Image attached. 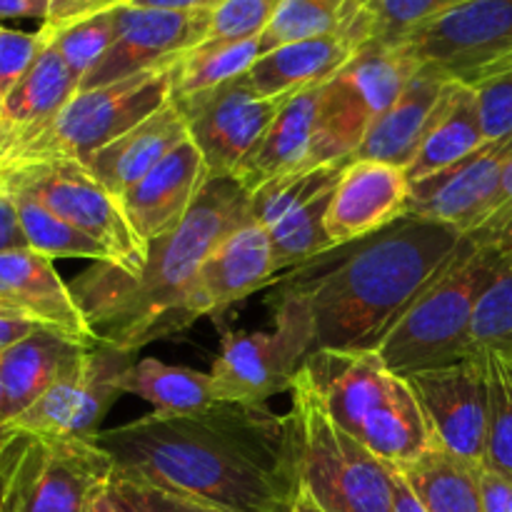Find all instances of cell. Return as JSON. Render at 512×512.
Returning a JSON list of instances; mask_svg holds the SVG:
<instances>
[{
    "mask_svg": "<svg viewBox=\"0 0 512 512\" xmlns=\"http://www.w3.org/2000/svg\"><path fill=\"white\" fill-rule=\"evenodd\" d=\"M170 68L173 65L145 70L100 88L78 90L48 128L8 155H0V168L43 160L88 163L100 148L173 100Z\"/></svg>",
    "mask_w": 512,
    "mask_h": 512,
    "instance_id": "52a82bcc",
    "label": "cell"
},
{
    "mask_svg": "<svg viewBox=\"0 0 512 512\" xmlns=\"http://www.w3.org/2000/svg\"><path fill=\"white\" fill-rule=\"evenodd\" d=\"M128 3H133V0H88V3H85V8H83V13H80V18H88V15L103 13V10L123 8V5H128Z\"/></svg>",
    "mask_w": 512,
    "mask_h": 512,
    "instance_id": "11a10c76",
    "label": "cell"
},
{
    "mask_svg": "<svg viewBox=\"0 0 512 512\" xmlns=\"http://www.w3.org/2000/svg\"><path fill=\"white\" fill-rule=\"evenodd\" d=\"M470 235L483 240V243H498V245L512 243V160L503 175V183H500L493 210H490V215L485 218V223Z\"/></svg>",
    "mask_w": 512,
    "mask_h": 512,
    "instance_id": "ee69618b",
    "label": "cell"
},
{
    "mask_svg": "<svg viewBox=\"0 0 512 512\" xmlns=\"http://www.w3.org/2000/svg\"><path fill=\"white\" fill-rule=\"evenodd\" d=\"M45 45L43 30L23 33L0 25V100L18 85Z\"/></svg>",
    "mask_w": 512,
    "mask_h": 512,
    "instance_id": "60d3db41",
    "label": "cell"
},
{
    "mask_svg": "<svg viewBox=\"0 0 512 512\" xmlns=\"http://www.w3.org/2000/svg\"><path fill=\"white\" fill-rule=\"evenodd\" d=\"M0 190H20L70 225L98 240L123 273H138L148 258V243L110 195L78 160H43L0 168Z\"/></svg>",
    "mask_w": 512,
    "mask_h": 512,
    "instance_id": "9c48e42d",
    "label": "cell"
},
{
    "mask_svg": "<svg viewBox=\"0 0 512 512\" xmlns=\"http://www.w3.org/2000/svg\"><path fill=\"white\" fill-rule=\"evenodd\" d=\"M225 0H133L135 8L155 10H180V13H198V10H215Z\"/></svg>",
    "mask_w": 512,
    "mask_h": 512,
    "instance_id": "816d5d0a",
    "label": "cell"
},
{
    "mask_svg": "<svg viewBox=\"0 0 512 512\" xmlns=\"http://www.w3.org/2000/svg\"><path fill=\"white\" fill-rule=\"evenodd\" d=\"M85 512H148L138 498L123 485L118 475H113L110 483H105L93 500L88 503Z\"/></svg>",
    "mask_w": 512,
    "mask_h": 512,
    "instance_id": "f6af8a7d",
    "label": "cell"
},
{
    "mask_svg": "<svg viewBox=\"0 0 512 512\" xmlns=\"http://www.w3.org/2000/svg\"><path fill=\"white\" fill-rule=\"evenodd\" d=\"M293 512H323V510H320L318 505H315L313 500H310L308 495H305L303 490H300L298 500H295V505H293Z\"/></svg>",
    "mask_w": 512,
    "mask_h": 512,
    "instance_id": "9f6ffc18",
    "label": "cell"
},
{
    "mask_svg": "<svg viewBox=\"0 0 512 512\" xmlns=\"http://www.w3.org/2000/svg\"><path fill=\"white\" fill-rule=\"evenodd\" d=\"M115 475L123 480L125 488L143 503V508L148 512H233L228 508H220L215 503H208V500L178 493V490L160 488V485L145 483V480L138 478H125L118 470H115Z\"/></svg>",
    "mask_w": 512,
    "mask_h": 512,
    "instance_id": "7bdbcfd3",
    "label": "cell"
},
{
    "mask_svg": "<svg viewBox=\"0 0 512 512\" xmlns=\"http://www.w3.org/2000/svg\"><path fill=\"white\" fill-rule=\"evenodd\" d=\"M115 25H118L115 10H103V13L73 20V23L63 25V28L48 30L40 25V30L58 48V53L63 55V60L73 70L75 78L83 83L85 75L103 60V55L113 45Z\"/></svg>",
    "mask_w": 512,
    "mask_h": 512,
    "instance_id": "74e56055",
    "label": "cell"
},
{
    "mask_svg": "<svg viewBox=\"0 0 512 512\" xmlns=\"http://www.w3.org/2000/svg\"><path fill=\"white\" fill-rule=\"evenodd\" d=\"M510 245L463 235L458 250L383 340L378 358L405 378L473 355L470 335L480 298L498 275Z\"/></svg>",
    "mask_w": 512,
    "mask_h": 512,
    "instance_id": "5b68a950",
    "label": "cell"
},
{
    "mask_svg": "<svg viewBox=\"0 0 512 512\" xmlns=\"http://www.w3.org/2000/svg\"><path fill=\"white\" fill-rule=\"evenodd\" d=\"M355 8V0H280L273 20L260 35V53L338 33Z\"/></svg>",
    "mask_w": 512,
    "mask_h": 512,
    "instance_id": "836d02e7",
    "label": "cell"
},
{
    "mask_svg": "<svg viewBox=\"0 0 512 512\" xmlns=\"http://www.w3.org/2000/svg\"><path fill=\"white\" fill-rule=\"evenodd\" d=\"M350 160L340 163L315 165V168H300L293 173H285L270 183L260 185L258 190L250 193V218L260 223L263 228H273L280 220L293 215L295 210L305 208L313 203L318 195L328 193L338 185L340 173Z\"/></svg>",
    "mask_w": 512,
    "mask_h": 512,
    "instance_id": "d6a6232c",
    "label": "cell"
},
{
    "mask_svg": "<svg viewBox=\"0 0 512 512\" xmlns=\"http://www.w3.org/2000/svg\"><path fill=\"white\" fill-rule=\"evenodd\" d=\"M0 298L23 310L30 320L75 335L83 343H98L70 283L60 278L53 260L33 248L0 253Z\"/></svg>",
    "mask_w": 512,
    "mask_h": 512,
    "instance_id": "ffe728a7",
    "label": "cell"
},
{
    "mask_svg": "<svg viewBox=\"0 0 512 512\" xmlns=\"http://www.w3.org/2000/svg\"><path fill=\"white\" fill-rule=\"evenodd\" d=\"M478 483L485 512H512V483L508 478L483 465L478 470Z\"/></svg>",
    "mask_w": 512,
    "mask_h": 512,
    "instance_id": "bcb514c9",
    "label": "cell"
},
{
    "mask_svg": "<svg viewBox=\"0 0 512 512\" xmlns=\"http://www.w3.org/2000/svg\"><path fill=\"white\" fill-rule=\"evenodd\" d=\"M460 240L463 233L453 225L405 215L295 268L298 273L283 278L275 295L303 305L313 353H378Z\"/></svg>",
    "mask_w": 512,
    "mask_h": 512,
    "instance_id": "7a4b0ae2",
    "label": "cell"
},
{
    "mask_svg": "<svg viewBox=\"0 0 512 512\" xmlns=\"http://www.w3.org/2000/svg\"><path fill=\"white\" fill-rule=\"evenodd\" d=\"M85 348H90V343L48 325H38L23 340L5 348L0 353V383L8 423L25 413L65 370L73 368Z\"/></svg>",
    "mask_w": 512,
    "mask_h": 512,
    "instance_id": "d4e9b609",
    "label": "cell"
},
{
    "mask_svg": "<svg viewBox=\"0 0 512 512\" xmlns=\"http://www.w3.org/2000/svg\"><path fill=\"white\" fill-rule=\"evenodd\" d=\"M115 460L95 438L28 435L8 490V512H85Z\"/></svg>",
    "mask_w": 512,
    "mask_h": 512,
    "instance_id": "7c38bea8",
    "label": "cell"
},
{
    "mask_svg": "<svg viewBox=\"0 0 512 512\" xmlns=\"http://www.w3.org/2000/svg\"><path fill=\"white\" fill-rule=\"evenodd\" d=\"M260 55V38L195 45L170 68L173 100L193 98L240 78L253 68Z\"/></svg>",
    "mask_w": 512,
    "mask_h": 512,
    "instance_id": "4dcf8cb0",
    "label": "cell"
},
{
    "mask_svg": "<svg viewBox=\"0 0 512 512\" xmlns=\"http://www.w3.org/2000/svg\"><path fill=\"white\" fill-rule=\"evenodd\" d=\"M135 360L138 353L98 340L25 413L10 420L5 433L95 438L103 430L105 415L123 395L120 380Z\"/></svg>",
    "mask_w": 512,
    "mask_h": 512,
    "instance_id": "8fae6325",
    "label": "cell"
},
{
    "mask_svg": "<svg viewBox=\"0 0 512 512\" xmlns=\"http://www.w3.org/2000/svg\"><path fill=\"white\" fill-rule=\"evenodd\" d=\"M210 180L208 163L190 138L175 145L138 185L120 198L135 233L145 240L163 238L175 228Z\"/></svg>",
    "mask_w": 512,
    "mask_h": 512,
    "instance_id": "d6986e66",
    "label": "cell"
},
{
    "mask_svg": "<svg viewBox=\"0 0 512 512\" xmlns=\"http://www.w3.org/2000/svg\"><path fill=\"white\" fill-rule=\"evenodd\" d=\"M78 88L80 80L58 48L45 38L43 50L28 73L0 100V155H8L48 128Z\"/></svg>",
    "mask_w": 512,
    "mask_h": 512,
    "instance_id": "7402d4cb",
    "label": "cell"
},
{
    "mask_svg": "<svg viewBox=\"0 0 512 512\" xmlns=\"http://www.w3.org/2000/svg\"><path fill=\"white\" fill-rule=\"evenodd\" d=\"M28 443V433H8L0 440V512H8V490L20 453Z\"/></svg>",
    "mask_w": 512,
    "mask_h": 512,
    "instance_id": "7dc6e473",
    "label": "cell"
},
{
    "mask_svg": "<svg viewBox=\"0 0 512 512\" xmlns=\"http://www.w3.org/2000/svg\"><path fill=\"white\" fill-rule=\"evenodd\" d=\"M323 98L325 83L283 100L278 115L260 138L258 148L250 153V158L235 173V178L245 185V190L253 193L260 185L270 183L280 175L300 168H315L313 148L315 140H318Z\"/></svg>",
    "mask_w": 512,
    "mask_h": 512,
    "instance_id": "603a6c76",
    "label": "cell"
},
{
    "mask_svg": "<svg viewBox=\"0 0 512 512\" xmlns=\"http://www.w3.org/2000/svg\"><path fill=\"white\" fill-rule=\"evenodd\" d=\"M268 305L273 310V330H228L220 340V353L210 365L218 403L268 405L273 395L288 393L313 353L303 305L275 293Z\"/></svg>",
    "mask_w": 512,
    "mask_h": 512,
    "instance_id": "ba28073f",
    "label": "cell"
},
{
    "mask_svg": "<svg viewBox=\"0 0 512 512\" xmlns=\"http://www.w3.org/2000/svg\"><path fill=\"white\" fill-rule=\"evenodd\" d=\"M123 395H135L153 405L155 413L188 415L215 405L213 380L210 373L168 365L155 358H140L128 368L120 380Z\"/></svg>",
    "mask_w": 512,
    "mask_h": 512,
    "instance_id": "f546056e",
    "label": "cell"
},
{
    "mask_svg": "<svg viewBox=\"0 0 512 512\" xmlns=\"http://www.w3.org/2000/svg\"><path fill=\"white\" fill-rule=\"evenodd\" d=\"M275 283L278 270L270 230L250 218L248 223L225 235L218 248L205 258L190 290L188 308L195 320L208 318Z\"/></svg>",
    "mask_w": 512,
    "mask_h": 512,
    "instance_id": "ac0fdd59",
    "label": "cell"
},
{
    "mask_svg": "<svg viewBox=\"0 0 512 512\" xmlns=\"http://www.w3.org/2000/svg\"><path fill=\"white\" fill-rule=\"evenodd\" d=\"M20 248H28V240H25L23 228H20L18 210H15L13 200L0 190V253Z\"/></svg>",
    "mask_w": 512,
    "mask_h": 512,
    "instance_id": "c3c4849f",
    "label": "cell"
},
{
    "mask_svg": "<svg viewBox=\"0 0 512 512\" xmlns=\"http://www.w3.org/2000/svg\"><path fill=\"white\" fill-rule=\"evenodd\" d=\"M303 368L335 423L385 463L405 465L433 445L408 380L378 353L318 350Z\"/></svg>",
    "mask_w": 512,
    "mask_h": 512,
    "instance_id": "277c9868",
    "label": "cell"
},
{
    "mask_svg": "<svg viewBox=\"0 0 512 512\" xmlns=\"http://www.w3.org/2000/svg\"><path fill=\"white\" fill-rule=\"evenodd\" d=\"M510 160L512 135L488 140L443 173L410 183L408 215L453 225L463 235L475 233L493 210Z\"/></svg>",
    "mask_w": 512,
    "mask_h": 512,
    "instance_id": "2e32d148",
    "label": "cell"
},
{
    "mask_svg": "<svg viewBox=\"0 0 512 512\" xmlns=\"http://www.w3.org/2000/svg\"><path fill=\"white\" fill-rule=\"evenodd\" d=\"M428 512H485L475 465L430 445L420 458L395 465Z\"/></svg>",
    "mask_w": 512,
    "mask_h": 512,
    "instance_id": "f1b7e54d",
    "label": "cell"
},
{
    "mask_svg": "<svg viewBox=\"0 0 512 512\" xmlns=\"http://www.w3.org/2000/svg\"><path fill=\"white\" fill-rule=\"evenodd\" d=\"M3 193L13 200L15 210H18L20 228H23L25 240H28V248L48 255L50 260L78 258L90 260V263L113 265V258H110V253L98 240L90 238L88 233H83L75 225H70L60 215H55L43 203L20 193V190H3Z\"/></svg>",
    "mask_w": 512,
    "mask_h": 512,
    "instance_id": "1f68e13d",
    "label": "cell"
},
{
    "mask_svg": "<svg viewBox=\"0 0 512 512\" xmlns=\"http://www.w3.org/2000/svg\"><path fill=\"white\" fill-rule=\"evenodd\" d=\"M333 190L318 195L313 203L295 210L293 215H288V218L280 220L278 225L270 228L275 270H278V275L300 268V265L310 263V260L320 258V255L338 248V245L330 240L328 228H325V215H328Z\"/></svg>",
    "mask_w": 512,
    "mask_h": 512,
    "instance_id": "e575fe53",
    "label": "cell"
},
{
    "mask_svg": "<svg viewBox=\"0 0 512 512\" xmlns=\"http://www.w3.org/2000/svg\"><path fill=\"white\" fill-rule=\"evenodd\" d=\"M188 138V123L178 103L168 105L133 125L123 135L100 148L85 168L115 198H123L133 185H138L170 150Z\"/></svg>",
    "mask_w": 512,
    "mask_h": 512,
    "instance_id": "cb8c5ba5",
    "label": "cell"
},
{
    "mask_svg": "<svg viewBox=\"0 0 512 512\" xmlns=\"http://www.w3.org/2000/svg\"><path fill=\"white\" fill-rule=\"evenodd\" d=\"M410 178L403 168L378 160H350L330 198L325 228L335 245L380 233L408 215Z\"/></svg>",
    "mask_w": 512,
    "mask_h": 512,
    "instance_id": "e0dca14e",
    "label": "cell"
},
{
    "mask_svg": "<svg viewBox=\"0 0 512 512\" xmlns=\"http://www.w3.org/2000/svg\"><path fill=\"white\" fill-rule=\"evenodd\" d=\"M393 512H428L425 505L420 503L418 495L408 485V480L398 473L393 465Z\"/></svg>",
    "mask_w": 512,
    "mask_h": 512,
    "instance_id": "f5cc1de1",
    "label": "cell"
},
{
    "mask_svg": "<svg viewBox=\"0 0 512 512\" xmlns=\"http://www.w3.org/2000/svg\"><path fill=\"white\" fill-rule=\"evenodd\" d=\"M400 43L413 50L420 68L475 88L512 68V0H470Z\"/></svg>",
    "mask_w": 512,
    "mask_h": 512,
    "instance_id": "30bf717a",
    "label": "cell"
},
{
    "mask_svg": "<svg viewBox=\"0 0 512 512\" xmlns=\"http://www.w3.org/2000/svg\"><path fill=\"white\" fill-rule=\"evenodd\" d=\"M85 3H88V0H50L48 18L43 20V28L55 30V28H63V25L73 23V20L80 18Z\"/></svg>",
    "mask_w": 512,
    "mask_h": 512,
    "instance_id": "681fc988",
    "label": "cell"
},
{
    "mask_svg": "<svg viewBox=\"0 0 512 512\" xmlns=\"http://www.w3.org/2000/svg\"><path fill=\"white\" fill-rule=\"evenodd\" d=\"M465 3L470 0H365L360 8L353 10V20L365 43L368 40L400 43L413 30Z\"/></svg>",
    "mask_w": 512,
    "mask_h": 512,
    "instance_id": "d590c367",
    "label": "cell"
},
{
    "mask_svg": "<svg viewBox=\"0 0 512 512\" xmlns=\"http://www.w3.org/2000/svg\"><path fill=\"white\" fill-rule=\"evenodd\" d=\"M488 143L475 88L450 80L428 120L420 148L408 165L410 183L443 173Z\"/></svg>",
    "mask_w": 512,
    "mask_h": 512,
    "instance_id": "4316f807",
    "label": "cell"
},
{
    "mask_svg": "<svg viewBox=\"0 0 512 512\" xmlns=\"http://www.w3.org/2000/svg\"><path fill=\"white\" fill-rule=\"evenodd\" d=\"M173 103L183 110L188 138L203 153L210 178H220L238 173L258 148L283 100L263 98L255 93L248 75H240L220 88Z\"/></svg>",
    "mask_w": 512,
    "mask_h": 512,
    "instance_id": "5bb4252c",
    "label": "cell"
},
{
    "mask_svg": "<svg viewBox=\"0 0 512 512\" xmlns=\"http://www.w3.org/2000/svg\"><path fill=\"white\" fill-rule=\"evenodd\" d=\"M5 425H8V408H5V393H3V383H0V440L5 438Z\"/></svg>",
    "mask_w": 512,
    "mask_h": 512,
    "instance_id": "680465c9",
    "label": "cell"
},
{
    "mask_svg": "<svg viewBox=\"0 0 512 512\" xmlns=\"http://www.w3.org/2000/svg\"><path fill=\"white\" fill-rule=\"evenodd\" d=\"M300 490L323 512H393V465L340 428L308 370L290 385Z\"/></svg>",
    "mask_w": 512,
    "mask_h": 512,
    "instance_id": "8992f818",
    "label": "cell"
},
{
    "mask_svg": "<svg viewBox=\"0 0 512 512\" xmlns=\"http://www.w3.org/2000/svg\"><path fill=\"white\" fill-rule=\"evenodd\" d=\"M448 83L450 80L435 70L420 68L400 98L370 123L353 160H378L408 170L418 153L430 115Z\"/></svg>",
    "mask_w": 512,
    "mask_h": 512,
    "instance_id": "484cf974",
    "label": "cell"
},
{
    "mask_svg": "<svg viewBox=\"0 0 512 512\" xmlns=\"http://www.w3.org/2000/svg\"><path fill=\"white\" fill-rule=\"evenodd\" d=\"M495 350L512 358V245L493 283L480 298L470 335V353Z\"/></svg>",
    "mask_w": 512,
    "mask_h": 512,
    "instance_id": "f35d334b",
    "label": "cell"
},
{
    "mask_svg": "<svg viewBox=\"0 0 512 512\" xmlns=\"http://www.w3.org/2000/svg\"><path fill=\"white\" fill-rule=\"evenodd\" d=\"M38 325L40 323L28 318H0V353L18 343V340H23L25 335L33 333Z\"/></svg>",
    "mask_w": 512,
    "mask_h": 512,
    "instance_id": "db71d44e",
    "label": "cell"
},
{
    "mask_svg": "<svg viewBox=\"0 0 512 512\" xmlns=\"http://www.w3.org/2000/svg\"><path fill=\"white\" fill-rule=\"evenodd\" d=\"M428 423L433 445L465 463L485 465L488 373L480 353L405 375Z\"/></svg>",
    "mask_w": 512,
    "mask_h": 512,
    "instance_id": "4fadbf2b",
    "label": "cell"
},
{
    "mask_svg": "<svg viewBox=\"0 0 512 512\" xmlns=\"http://www.w3.org/2000/svg\"><path fill=\"white\" fill-rule=\"evenodd\" d=\"M115 470L233 512H293L300 495L290 413L215 403L200 413H148L100 430Z\"/></svg>",
    "mask_w": 512,
    "mask_h": 512,
    "instance_id": "6da1fadb",
    "label": "cell"
},
{
    "mask_svg": "<svg viewBox=\"0 0 512 512\" xmlns=\"http://www.w3.org/2000/svg\"><path fill=\"white\" fill-rule=\"evenodd\" d=\"M50 0H0V20L5 18H48Z\"/></svg>",
    "mask_w": 512,
    "mask_h": 512,
    "instance_id": "f907efd6",
    "label": "cell"
},
{
    "mask_svg": "<svg viewBox=\"0 0 512 512\" xmlns=\"http://www.w3.org/2000/svg\"><path fill=\"white\" fill-rule=\"evenodd\" d=\"M480 103V118L488 140L512 135V68L475 85Z\"/></svg>",
    "mask_w": 512,
    "mask_h": 512,
    "instance_id": "b9f144b4",
    "label": "cell"
},
{
    "mask_svg": "<svg viewBox=\"0 0 512 512\" xmlns=\"http://www.w3.org/2000/svg\"><path fill=\"white\" fill-rule=\"evenodd\" d=\"M250 220V190L235 175L210 178L190 213L148 245L138 273L93 263L70 283L100 343L138 353L198 323L188 308L205 258L225 235Z\"/></svg>",
    "mask_w": 512,
    "mask_h": 512,
    "instance_id": "3957f363",
    "label": "cell"
},
{
    "mask_svg": "<svg viewBox=\"0 0 512 512\" xmlns=\"http://www.w3.org/2000/svg\"><path fill=\"white\" fill-rule=\"evenodd\" d=\"M488 373V450L485 465L512 483V358L483 350Z\"/></svg>",
    "mask_w": 512,
    "mask_h": 512,
    "instance_id": "8d00e7d4",
    "label": "cell"
},
{
    "mask_svg": "<svg viewBox=\"0 0 512 512\" xmlns=\"http://www.w3.org/2000/svg\"><path fill=\"white\" fill-rule=\"evenodd\" d=\"M418 70V58L405 43L368 40L355 50V55L335 75V80L348 90L350 98L365 110L373 123L385 108H390L400 98Z\"/></svg>",
    "mask_w": 512,
    "mask_h": 512,
    "instance_id": "83f0119b",
    "label": "cell"
},
{
    "mask_svg": "<svg viewBox=\"0 0 512 512\" xmlns=\"http://www.w3.org/2000/svg\"><path fill=\"white\" fill-rule=\"evenodd\" d=\"M360 45L363 40L348 18V23L338 33L300 40V43L283 45V48L260 55L245 75L255 93L263 98L288 100L303 90L318 88L333 80Z\"/></svg>",
    "mask_w": 512,
    "mask_h": 512,
    "instance_id": "44dd1931",
    "label": "cell"
},
{
    "mask_svg": "<svg viewBox=\"0 0 512 512\" xmlns=\"http://www.w3.org/2000/svg\"><path fill=\"white\" fill-rule=\"evenodd\" d=\"M280 0H225L210 10L208 35L203 43L260 38L273 20Z\"/></svg>",
    "mask_w": 512,
    "mask_h": 512,
    "instance_id": "ab89813d",
    "label": "cell"
},
{
    "mask_svg": "<svg viewBox=\"0 0 512 512\" xmlns=\"http://www.w3.org/2000/svg\"><path fill=\"white\" fill-rule=\"evenodd\" d=\"M115 40L98 65L83 78L78 90L100 88L133 78L145 70L165 68L208 35L210 10L180 13L123 5L115 8Z\"/></svg>",
    "mask_w": 512,
    "mask_h": 512,
    "instance_id": "9a60e30c",
    "label": "cell"
},
{
    "mask_svg": "<svg viewBox=\"0 0 512 512\" xmlns=\"http://www.w3.org/2000/svg\"><path fill=\"white\" fill-rule=\"evenodd\" d=\"M0 318H28V315L23 313V310H18L15 305H10L8 300L0 298ZM30 320V318H28Z\"/></svg>",
    "mask_w": 512,
    "mask_h": 512,
    "instance_id": "6f0895ef",
    "label": "cell"
}]
</instances>
